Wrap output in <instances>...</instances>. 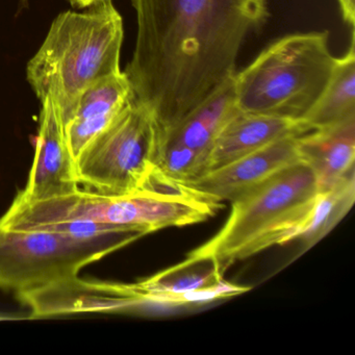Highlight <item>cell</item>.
Returning <instances> with one entry per match:
<instances>
[{"label": "cell", "mask_w": 355, "mask_h": 355, "mask_svg": "<svg viewBox=\"0 0 355 355\" xmlns=\"http://www.w3.org/2000/svg\"><path fill=\"white\" fill-rule=\"evenodd\" d=\"M135 101L159 130L178 125L236 72L247 37L269 17L268 0H132Z\"/></svg>", "instance_id": "cell-1"}, {"label": "cell", "mask_w": 355, "mask_h": 355, "mask_svg": "<svg viewBox=\"0 0 355 355\" xmlns=\"http://www.w3.org/2000/svg\"><path fill=\"white\" fill-rule=\"evenodd\" d=\"M301 163L309 166L319 192L355 172V118L297 138Z\"/></svg>", "instance_id": "cell-14"}, {"label": "cell", "mask_w": 355, "mask_h": 355, "mask_svg": "<svg viewBox=\"0 0 355 355\" xmlns=\"http://www.w3.org/2000/svg\"><path fill=\"white\" fill-rule=\"evenodd\" d=\"M236 112L232 78L178 125L159 130V134L170 137L189 148L207 153L209 157V149L218 132Z\"/></svg>", "instance_id": "cell-16"}, {"label": "cell", "mask_w": 355, "mask_h": 355, "mask_svg": "<svg viewBox=\"0 0 355 355\" xmlns=\"http://www.w3.org/2000/svg\"><path fill=\"white\" fill-rule=\"evenodd\" d=\"M309 132L311 130L302 120L238 111L216 136L207 157V171L226 165L276 141L299 137Z\"/></svg>", "instance_id": "cell-13"}, {"label": "cell", "mask_w": 355, "mask_h": 355, "mask_svg": "<svg viewBox=\"0 0 355 355\" xmlns=\"http://www.w3.org/2000/svg\"><path fill=\"white\" fill-rule=\"evenodd\" d=\"M354 201L355 172L320 191L311 215L297 238L302 244V252L325 238L352 209Z\"/></svg>", "instance_id": "cell-17"}, {"label": "cell", "mask_w": 355, "mask_h": 355, "mask_svg": "<svg viewBox=\"0 0 355 355\" xmlns=\"http://www.w3.org/2000/svg\"><path fill=\"white\" fill-rule=\"evenodd\" d=\"M336 1L340 6L343 20L353 30L355 24V0H336Z\"/></svg>", "instance_id": "cell-18"}, {"label": "cell", "mask_w": 355, "mask_h": 355, "mask_svg": "<svg viewBox=\"0 0 355 355\" xmlns=\"http://www.w3.org/2000/svg\"><path fill=\"white\" fill-rule=\"evenodd\" d=\"M219 209V205L190 193L140 192L116 196L78 189L44 200L16 196L0 218V228L28 230L46 224L80 221L137 228L147 234L199 223Z\"/></svg>", "instance_id": "cell-5"}, {"label": "cell", "mask_w": 355, "mask_h": 355, "mask_svg": "<svg viewBox=\"0 0 355 355\" xmlns=\"http://www.w3.org/2000/svg\"><path fill=\"white\" fill-rule=\"evenodd\" d=\"M142 236L116 232L83 238L47 230L0 228V288L19 293L78 276L83 268Z\"/></svg>", "instance_id": "cell-6"}, {"label": "cell", "mask_w": 355, "mask_h": 355, "mask_svg": "<svg viewBox=\"0 0 355 355\" xmlns=\"http://www.w3.org/2000/svg\"><path fill=\"white\" fill-rule=\"evenodd\" d=\"M134 99L132 85L124 71L94 83L80 94L63 124L66 144L74 162Z\"/></svg>", "instance_id": "cell-12"}, {"label": "cell", "mask_w": 355, "mask_h": 355, "mask_svg": "<svg viewBox=\"0 0 355 355\" xmlns=\"http://www.w3.org/2000/svg\"><path fill=\"white\" fill-rule=\"evenodd\" d=\"M297 138L276 141L182 186L187 192L209 202H232L286 168L300 163Z\"/></svg>", "instance_id": "cell-8"}, {"label": "cell", "mask_w": 355, "mask_h": 355, "mask_svg": "<svg viewBox=\"0 0 355 355\" xmlns=\"http://www.w3.org/2000/svg\"><path fill=\"white\" fill-rule=\"evenodd\" d=\"M318 194L311 168L295 164L230 202L221 230L190 253L213 257L225 272L236 261L297 240Z\"/></svg>", "instance_id": "cell-3"}, {"label": "cell", "mask_w": 355, "mask_h": 355, "mask_svg": "<svg viewBox=\"0 0 355 355\" xmlns=\"http://www.w3.org/2000/svg\"><path fill=\"white\" fill-rule=\"evenodd\" d=\"M17 297L31 309V318L112 313L144 304L134 284L88 282L78 276L17 293Z\"/></svg>", "instance_id": "cell-10"}, {"label": "cell", "mask_w": 355, "mask_h": 355, "mask_svg": "<svg viewBox=\"0 0 355 355\" xmlns=\"http://www.w3.org/2000/svg\"><path fill=\"white\" fill-rule=\"evenodd\" d=\"M157 124L136 101L76 159L80 184L105 195L147 192L157 170Z\"/></svg>", "instance_id": "cell-7"}, {"label": "cell", "mask_w": 355, "mask_h": 355, "mask_svg": "<svg viewBox=\"0 0 355 355\" xmlns=\"http://www.w3.org/2000/svg\"><path fill=\"white\" fill-rule=\"evenodd\" d=\"M36 151L28 184L17 196L26 200H44L70 194L80 189L76 164L63 125L51 101H42Z\"/></svg>", "instance_id": "cell-11"}, {"label": "cell", "mask_w": 355, "mask_h": 355, "mask_svg": "<svg viewBox=\"0 0 355 355\" xmlns=\"http://www.w3.org/2000/svg\"><path fill=\"white\" fill-rule=\"evenodd\" d=\"M84 12L60 14L26 66V78L41 103H53L62 125L88 87L122 72L123 19L112 0Z\"/></svg>", "instance_id": "cell-2"}, {"label": "cell", "mask_w": 355, "mask_h": 355, "mask_svg": "<svg viewBox=\"0 0 355 355\" xmlns=\"http://www.w3.org/2000/svg\"><path fill=\"white\" fill-rule=\"evenodd\" d=\"M101 0H69V3L73 7L78 8V9H87L95 3H99Z\"/></svg>", "instance_id": "cell-19"}, {"label": "cell", "mask_w": 355, "mask_h": 355, "mask_svg": "<svg viewBox=\"0 0 355 355\" xmlns=\"http://www.w3.org/2000/svg\"><path fill=\"white\" fill-rule=\"evenodd\" d=\"M336 60L326 31L279 37L236 70L234 105L242 113L302 120L321 96Z\"/></svg>", "instance_id": "cell-4"}, {"label": "cell", "mask_w": 355, "mask_h": 355, "mask_svg": "<svg viewBox=\"0 0 355 355\" xmlns=\"http://www.w3.org/2000/svg\"><path fill=\"white\" fill-rule=\"evenodd\" d=\"M223 274L213 257L190 253L186 261L134 284V288L144 303L170 305L209 302L249 290L228 284Z\"/></svg>", "instance_id": "cell-9"}, {"label": "cell", "mask_w": 355, "mask_h": 355, "mask_svg": "<svg viewBox=\"0 0 355 355\" xmlns=\"http://www.w3.org/2000/svg\"><path fill=\"white\" fill-rule=\"evenodd\" d=\"M22 3H24V6L28 5V0H20Z\"/></svg>", "instance_id": "cell-20"}, {"label": "cell", "mask_w": 355, "mask_h": 355, "mask_svg": "<svg viewBox=\"0 0 355 355\" xmlns=\"http://www.w3.org/2000/svg\"><path fill=\"white\" fill-rule=\"evenodd\" d=\"M355 118V36L342 57L336 58L331 76L317 103L302 118L309 130L336 125Z\"/></svg>", "instance_id": "cell-15"}]
</instances>
